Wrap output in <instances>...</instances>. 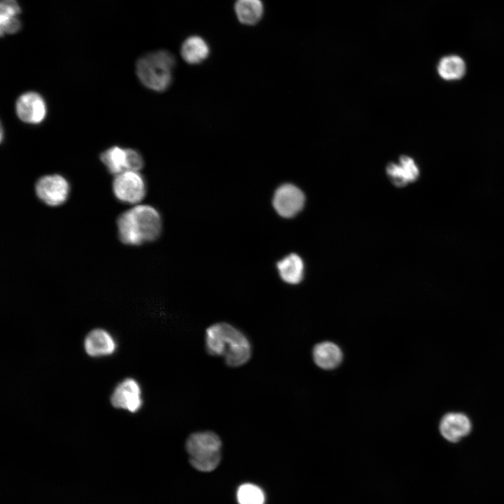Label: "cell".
Returning <instances> with one entry per match:
<instances>
[{
  "instance_id": "1",
  "label": "cell",
  "mask_w": 504,
  "mask_h": 504,
  "mask_svg": "<svg viewBox=\"0 0 504 504\" xmlns=\"http://www.w3.org/2000/svg\"><path fill=\"white\" fill-rule=\"evenodd\" d=\"M116 227L120 241L136 246L156 240L162 232V220L154 206L138 204L118 216Z\"/></svg>"
},
{
  "instance_id": "2",
  "label": "cell",
  "mask_w": 504,
  "mask_h": 504,
  "mask_svg": "<svg viewBox=\"0 0 504 504\" xmlns=\"http://www.w3.org/2000/svg\"><path fill=\"white\" fill-rule=\"evenodd\" d=\"M205 347L209 354L223 356L225 364L232 368L246 364L252 355L251 344L247 337L225 322L214 323L206 329Z\"/></svg>"
},
{
  "instance_id": "3",
  "label": "cell",
  "mask_w": 504,
  "mask_h": 504,
  "mask_svg": "<svg viewBox=\"0 0 504 504\" xmlns=\"http://www.w3.org/2000/svg\"><path fill=\"white\" fill-rule=\"evenodd\" d=\"M175 64V57L170 52L154 51L137 60L136 74L146 88L155 92H163L172 83Z\"/></svg>"
},
{
  "instance_id": "4",
  "label": "cell",
  "mask_w": 504,
  "mask_h": 504,
  "mask_svg": "<svg viewBox=\"0 0 504 504\" xmlns=\"http://www.w3.org/2000/svg\"><path fill=\"white\" fill-rule=\"evenodd\" d=\"M221 447L220 437L211 430L193 433L186 441L189 462L201 472H211L218 467L221 460Z\"/></svg>"
},
{
  "instance_id": "5",
  "label": "cell",
  "mask_w": 504,
  "mask_h": 504,
  "mask_svg": "<svg viewBox=\"0 0 504 504\" xmlns=\"http://www.w3.org/2000/svg\"><path fill=\"white\" fill-rule=\"evenodd\" d=\"M112 190L119 202L133 206L140 204L144 199L146 184L139 172L125 171L115 175Z\"/></svg>"
},
{
  "instance_id": "6",
  "label": "cell",
  "mask_w": 504,
  "mask_h": 504,
  "mask_svg": "<svg viewBox=\"0 0 504 504\" xmlns=\"http://www.w3.org/2000/svg\"><path fill=\"white\" fill-rule=\"evenodd\" d=\"M34 190L36 197L42 203L56 207L66 202L70 193V184L60 174H47L36 181Z\"/></svg>"
},
{
  "instance_id": "7",
  "label": "cell",
  "mask_w": 504,
  "mask_h": 504,
  "mask_svg": "<svg viewBox=\"0 0 504 504\" xmlns=\"http://www.w3.org/2000/svg\"><path fill=\"white\" fill-rule=\"evenodd\" d=\"M304 195L297 186L285 183L279 186L273 195L272 205L281 217L289 218L295 216L302 209Z\"/></svg>"
},
{
  "instance_id": "8",
  "label": "cell",
  "mask_w": 504,
  "mask_h": 504,
  "mask_svg": "<svg viewBox=\"0 0 504 504\" xmlns=\"http://www.w3.org/2000/svg\"><path fill=\"white\" fill-rule=\"evenodd\" d=\"M15 107L18 118L27 124H40L46 117V102L36 92L29 91L20 94Z\"/></svg>"
},
{
  "instance_id": "9",
  "label": "cell",
  "mask_w": 504,
  "mask_h": 504,
  "mask_svg": "<svg viewBox=\"0 0 504 504\" xmlns=\"http://www.w3.org/2000/svg\"><path fill=\"white\" fill-rule=\"evenodd\" d=\"M110 400L115 408L136 412L143 404L139 383L132 378L122 380L113 390Z\"/></svg>"
},
{
  "instance_id": "10",
  "label": "cell",
  "mask_w": 504,
  "mask_h": 504,
  "mask_svg": "<svg viewBox=\"0 0 504 504\" xmlns=\"http://www.w3.org/2000/svg\"><path fill=\"white\" fill-rule=\"evenodd\" d=\"M470 419L461 412H449L442 418L439 429L442 436L450 442H458L471 430Z\"/></svg>"
},
{
  "instance_id": "11",
  "label": "cell",
  "mask_w": 504,
  "mask_h": 504,
  "mask_svg": "<svg viewBox=\"0 0 504 504\" xmlns=\"http://www.w3.org/2000/svg\"><path fill=\"white\" fill-rule=\"evenodd\" d=\"M84 349L89 356H105L114 353L116 343L108 331L102 328H95L86 335Z\"/></svg>"
},
{
  "instance_id": "12",
  "label": "cell",
  "mask_w": 504,
  "mask_h": 504,
  "mask_svg": "<svg viewBox=\"0 0 504 504\" xmlns=\"http://www.w3.org/2000/svg\"><path fill=\"white\" fill-rule=\"evenodd\" d=\"M386 172L391 182L398 187L414 182L420 173L414 160L408 156H402L398 163L389 164Z\"/></svg>"
},
{
  "instance_id": "13",
  "label": "cell",
  "mask_w": 504,
  "mask_h": 504,
  "mask_svg": "<svg viewBox=\"0 0 504 504\" xmlns=\"http://www.w3.org/2000/svg\"><path fill=\"white\" fill-rule=\"evenodd\" d=\"M22 8L17 0H1L0 4V30L1 36L18 33L22 28Z\"/></svg>"
},
{
  "instance_id": "14",
  "label": "cell",
  "mask_w": 504,
  "mask_h": 504,
  "mask_svg": "<svg viewBox=\"0 0 504 504\" xmlns=\"http://www.w3.org/2000/svg\"><path fill=\"white\" fill-rule=\"evenodd\" d=\"M315 363L321 368L331 370L337 367L342 360L340 347L331 342H323L316 344L313 350Z\"/></svg>"
},
{
  "instance_id": "15",
  "label": "cell",
  "mask_w": 504,
  "mask_h": 504,
  "mask_svg": "<svg viewBox=\"0 0 504 504\" xmlns=\"http://www.w3.org/2000/svg\"><path fill=\"white\" fill-rule=\"evenodd\" d=\"M209 54L206 42L198 36L187 38L182 43L181 55L183 60L190 64H197L204 61Z\"/></svg>"
},
{
  "instance_id": "16",
  "label": "cell",
  "mask_w": 504,
  "mask_h": 504,
  "mask_svg": "<svg viewBox=\"0 0 504 504\" xmlns=\"http://www.w3.org/2000/svg\"><path fill=\"white\" fill-rule=\"evenodd\" d=\"M276 268L281 279L288 284H296L302 279L303 261L295 253H290L279 260Z\"/></svg>"
},
{
  "instance_id": "17",
  "label": "cell",
  "mask_w": 504,
  "mask_h": 504,
  "mask_svg": "<svg viewBox=\"0 0 504 504\" xmlns=\"http://www.w3.org/2000/svg\"><path fill=\"white\" fill-rule=\"evenodd\" d=\"M438 75L445 80L451 81L462 78L466 72L463 59L456 55L442 57L437 66Z\"/></svg>"
},
{
  "instance_id": "18",
  "label": "cell",
  "mask_w": 504,
  "mask_h": 504,
  "mask_svg": "<svg viewBox=\"0 0 504 504\" xmlns=\"http://www.w3.org/2000/svg\"><path fill=\"white\" fill-rule=\"evenodd\" d=\"M100 160L112 174L117 175L127 171V148L111 146L101 153Z\"/></svg>"
},
{
  "instance_id": "19",
  "label": "cell",
  "mask_w": 504,
  "mask_h": 504,
  "mask_svg": "<svg viewBox=\"0 0 504 504\" xmlns=\"http://www.w3.org/2000/svg\"><path fill=\"white\" fill-rule=\"evenodd\" d=\"M234 10L240 22L252 25L262 18L263 4L260 0H237Z\"/></svg>"
},
{
  "instance_id": "20",
  "label": "cell",
  "mask_w": 504,
  "mask_h": 504,
  "mask_svg": "<svg viewBox=\"0 0 504 504\" xmlns=\"http://www.w3.org/2000/svg\"><path fill=\"white\" fill-rule=\"evenodd\" d=\"M237 500L239 504H265V496L258 486L245 483L237 489Z\"/></svg>"
},
{
  "instance_id": "21",
  "label": "cell",
  "mask_w": 504,
  "mask_h": 504,
  "mask_svg": "<svg viewBox=\"0 0 504 504\" xmlns=\"http://www.w3.org/2000/svg\"><path fill=\"white\" fill-rule=\"evenodd\" d=\"M127 171L139 172L144 167V161L141 153L133 148H127Z\"/></svg>"
}]
</instances>
